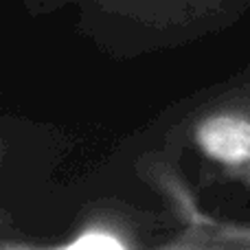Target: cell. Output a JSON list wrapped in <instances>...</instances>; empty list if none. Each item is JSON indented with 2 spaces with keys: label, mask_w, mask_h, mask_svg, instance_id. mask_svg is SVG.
Returning a JSON list of instances; mask_svg holds the SVG:
<instances>
[{
  "label": "cell",
  "mask_w": 250,
  "mask_h": 250,
  "mask_svg": "<svg viewBox=\"0 0 250 250\" xmlns=\"http://www.w3.org/2000/svg\"><path fill=\"white\" fill-rule=\"evenodd\" d=\"M198 147L207 158L230 169L250 165V121L237 114H215L200 123Z\"/></svg>",
  "instance_id": "obj_1"
}]
</instances>
